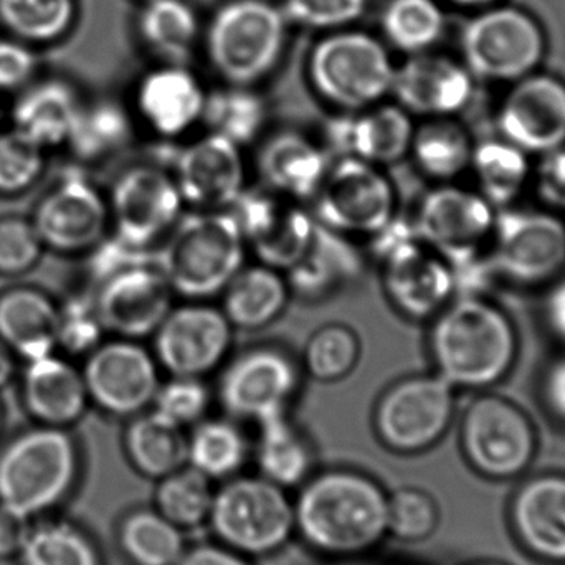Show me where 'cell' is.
<instances>
[{
	"label": "cell",
	"mask_w": 565,
	"mask_h": 565,
	"mask_svg": "<svg viewBox=\"0 0 565 565\" xmlns=\"http://www.w3.org/2000/svg\"><path fill=\"white\" fill-rule=\"evenodd\" d=\"M292 503L296 537L328 559L367 556L388 537V491L364 471H315L292 494Z\"/></svg>",
	"instance_id": "1"
},
{
	"label": "cell",
	"mask_w": 565,
	"mask_h": 565,
	"mask_svg": "<svg viewBox=\"0 0 565 565\" xmlns=\"http://www.w3.org/2000/svg\"><path fill=\"white\" fill-rule=\"evenodd\" d=\"M93 298L106 334L136 341L151 339L178 299L156 262L111 275Z\"/></svg>",
	"instance_id": "22"
},
{
	"label": "cell",
	"mask_w": 565,
	"mask_h": 565,
	"mask_svg": "<svg viewBox=\"0 0 565 565\" xmlns=\"http://www.w3.org/2000/svg\"><path fill=\"white\" fill-rule=\"evenodd\" d=\"M214 398L207 379L164 375L151 408L189 430L209 417Z\"/></svg>",
	"instance_id": "49"
},
{
	"label": "cell",
	"mask_w": 565,
	"mask_h": 565,
	"mask_svg": "<svg viewBox=\"0 0 565 565\" xmlns=\"http://www.w3.org/2000/svg\"><path fill=\"white\" fill-rule=\"evenodd\" d=\"M32 222L43 247L62 255H86L111 232L108 198L79 171L65 172L43 195Z\"/></svg>",
	"instance_id": "21"
},
{
	"label": "cell",
	"mask_w": 565,
	"mask_h": 565,
	"mask_svg": "<svg viewBox=\"0 0 565 565\" xmlns=\"http://www.w3.org/2000/svg\"><path fill=\"white\" fill-rule=\"evenodd\" d=\"M175 565H255L254 561L228 547L214 543L195 544L189 546L184 556Z\"/></svg>",
	"instance_id": "59"
},
{
	"label": "cell",
	"mask_w": 565,
	"mask_h": 565,
	"mask_svg": "<svg viewBox=\"0 0 565 565\" xmlns=\"http://www.w3.org/2000/svg\"><path fill=\"white\" fill-rule=\"evenodd\" d=\"M20 391L30 417L49 427H72L92 405L82 367L56 352L26 362Z\"/></svg>",
	"instance_id": "30"
},
{
	"label": "cell",
	"mask_w": 565,
	"mask_h": 565,
	"mask_svg": "<svg viewBox=\"0 0 565 565\" xmlns=\"http://www.w3.org/2000/svg\"><path fill=\"white\" fill-rule=\"evenodd\" d=\"M45 151L17 129L0 132V195L32 189L45 171Z\"/></svg>",
	"instance_id": "50"
},
{
	"label": "cell",
	"mask_w": 565,
	"mask_h": 565,
	"mask_svg": "<svg viewBox=\"0 0 565 565\" xmlns=\"http://www.w3.org/2000/svg\"><path fill=\"white\" fill-rule=\"evenodd\" d=\"M75 17V0H0V23L26 43L56 42Z\"/></svg>",
	"instance_id": "47"
},
{
	"label": "cell",
	"mask_w": 565,
	"mask_h": 565,
	"mask_svg": "<svg viewBox=\"0 0 565 565\" xmlns=\"http://www.w3.org/2000/svg\"><path fill=\"white\" fill-rule=\"evenodd\" d=\"M497 285L543 289L565 271V217L540 207L500 209L487 247Z\"/></svg>",
	"instance_id": "10"
},
{
	"label": "cell",
	"mask_w": 565,
	"mask_h": 565,
	"mask_svg": "<svg viewBox=\"0 0 565 565\" xmlns=\"http://www.w3.org/2000/svg\"><path fill=\"white\" fill-rule=\"evenodd\" d=\"M19 565H105L102 550L88 531L63 518L33 521Z\"/></svg>",
	"instance_id": "43"
},
{
	"label": "cell",
	"mask_w": 565,
	"mask_h": 565,
	"mask_svg": "<svg viewBox=\"0 0 565 565\" xmlns=\"http://www.w3.org/2000/svg\"><path fill=\"white\" fill-rule=\"evenodd\" d=\"M214 497V481L185 465L181 470L156 481L152 508L188 534L189 531L207 526Z\"/></svg>",
	"instance_id": "45"
},
{
	"label": "cell",
	"mask_w": 565,
	"mask_h": 565,
	"mask_svg": "<svg viewBox=\"0 0 565 565\" xmlns=\"http://www.w3.org/2000/svg\"><path fill=\"white\" fill-rule=\"evenodd\" d=\"M235 329L212 301L175 302L151 338L164 375L209 379L232 355Z\"/></svg>",
	"instance_id": "17"
},
{
	"label": "cell",
	"mask_w": 565,
	"mask_h": 565,
	"mask_svg": "<svg viewBox=\"0 0 565 565\" xmlns=\"http://www.w3.org/2000/svg\"><path fill=\"white\" fill-rule=\"evenodd\" d=\"M116 541L131 565H175L189 543L185 533L154 508H136L119 520Z\"/></svg>",
	"instance_id": "42"
},
{
	"label": "cell",
	"mask_w": 565,
	"mask_h": 565,
	"mask_svg": "<svg viewBox=\"0 0 565 565\" xmlns=\"http://www.w3.org/2000/svg\"><path fill=\"white\" fill-rule=\"evenodd\" d=\"M105 335L93 292H78L58 305V349L85 358Z\"/></svg>",
	"instance_id": "51"
},
{
	"label": "cell",
	"mask_w": 565,
	"mask_h": 565,
	"mask_svg": "<svg viewBox=\"0 0 565 565\" xmlns=\"http://www.w3.org/2000/svg\"><path fill=\"white\" fill-rule=\"evenodd\" d=\"M82 372L89 404L109 417L126 420L152 407L164 379L145 341L113 335L85 355Z\"/></svg>",
	"instance_id": "16"
},
{
	"label": "cell",
	"mask_w": 565,
	"mask_h": 565,
	"mask_svg": "<svg viewBox=\"0 0 565 565\" xmlns=\"http://www.w3.org/2000/svg\"><path fill=\"white\" fill-rule=\"evenodd\" d=\"M541 291V318L547 334L565 349V271Z\"/></svg>",
	"instance_id": "58"
},
{
	"label": "cell",
	"mask_w": 565,
	"mask_h": 565,
	"mask_svg": "<svg viewBox=\"0 0 565 565\" xmlns=\"http://www.w3.org/2000/svg\"><path fill=\"white\" fill-rule=\"evenodd\" d=\"M395 68L387 43L352 26L321 36L306 63L309 86L334 113L358 111L391 98Z\"/></svg>",
	"instance_id": "7"
},
{
	"label": "cell",
	"mask_w": 565,
	"mask_h": 565,
	"mask_svg": "<svg viewBox=\"0 0 565 565\" xmlns=\"http://www.w3.org/2000/svg\"><path fill=\"white\" fill-rule=\"evenodd\" d=\"M288 33V19L271 0H227L202 30L215 75L242 86H258L277 72Z\"/></svg>",
	"instance_id": "5"
},
{
	"label": "cell",
	"mask_w": 565,
	"mask_h": 565,
	"mask_svg": "<svg viewBox=\"0 0 565 565\" xmlns=\"http://www.w3.org/2000/svg\"><path fill=\"white\" fill-rule=\"evenodd\" d=\"M440 520V507L428 491L404 487L388 493V537L407 544L424 543L437 533Z\"/></svg>",
	"instance_id": "48"
},
{
	"label": "cell",
	"mask_w": 565,
	"mask_h": 565,
	"mask_svg": "<svg viewBox=\"0 0 565 565\" xmlns=\"http://www.w3.org/2000/svg\"><path fill=\"white\" fill-rule=\"evenodd\" d=\"M316 222L354 241H369L401 215L398 192L387 169L338 156L309 201Z\"/></svg>",
	"instance_id": "12"
},
{
	"label": "cell",
	"mask_w": 565,
	"mask_h": 565,
	"mask_svg": "<svg viewBox=\"0 0 565 565\" xmlns=\"http://www.w3.org/2000/svg\"><path fill=\"white\" fill-rule=\"evenodd\" d=\"M252 458L260 477L288 491L298 490L316 471L315 445L289 414L258 425Z\"/></svg>",
	"instance_id": "33"
},
{
	"label": "cell",
	"mask_w": 565,
	"mask_h": 565,
	"mask_svg": "<svg viewBox=\"0 0 565 565\" xmlns=\"http://www.w3.org/2000/svg\"><path fill=\"white\" fill-rule=\"evenodd\" d=\"M83 102L63 79H43L29 86L13 106V129L42 148L66 145Z\"/></svg>",
	"instance_id": "34"
},
{
	"label": "cell",
	"mask_w": 565,
	"mask_h": 565,
	"mask_svg": "<svg viewBox=\"0 0 565 565\" xmlns=\"http://www.w3.org/2000/svg\"><path fill=\"white\" fill-rule=\"evenodd\" d=\"M520 349L513 318L491 296H457L428 321L431 367L457 391H491L513 372Z\"/></svg>",
	"instance_id": "2"
},
{
	"label": "cell",
	"mask_w": 565,
	"mask_h": 565,
	"mask_svg": "<svg viewBox=\"0 0 565 565\" xmlns=\"http://www.w3.org/2000/svg\"><path fill=\"white\" fill-rule=\"evenodd\" d=\"M450 2L461 7H487L498 2V0H450Z\"/></svg>",
	"instance_id": "61"
},
{
	"label": "cell",
	"mask_w": 565,
	"mask_h": 565,
	"mask_svg": "<svg viewBox=\"0 0 565 565\" xmlns=\"http://www.w3.org/2000/svg\"><path fill=\"white\" fill-rule=\"evenodd\" d=\"M458 444L468 467L484 480H520L536 460L540 437L521 405L491 391L478 392L460 418Z\"/></svg>",
	"instance_id": "9"
},
{
	"label": "cell",
	"mask_w": 565,
	"mask_h": 565,
	"mask_svg": "<svg viewBox=\"0 0 565 565\" xmlns=\"http://www.w3.org/2000/svg\"><path fill=\"white\" fill-rule=\"evenodd\" d=\"M258 185L309 204L331 164L321 139L296 128L268 131L255 145Z\"/></svg>",
	"instance_id": "28"
},
{
	"label": "cell",
	"mask_w": 565,
	"mask_h": 565,
	"mask_svg": "<svg viewBox=\"0 0 565 565\" xmlns=\"http://www.w3.org/2000/svg\"><path fill=\"white\" fill-rule=\"evenodd\" d=\"M365 244L385 299L402 318L428 322L457 298L454 265L417 237L408 218L398 215Z\"/></svg>",
	"instance_id": "6"
},
{
	"label": "cell",
	"mask_w": 565,
	"mask_h": 565,
	"mask_svg": "<svg viewBox=\"0 0 565 565\" xmlns=\"http://www.w3.org/2000/svg\"><path fill=\"white\" fill-rule=\"evenodd\" d=\"M215 398L227 417L255 427L289 414L302 387L301 362L280 344L232 352L221 369Z\"/></svg>",
	"instance_id": "13"
},
{
	"label": "cell",
	"mask_w": 565,
	"mask_h": 565,
	"mask_svg": "<svg viewBox=\"0 0 565 565\" xmlns=\"http://www.w3.org/2000/svg\"><path fill=\"white\" fill-rule=\"evenodd\" d=\"M0 339L15 358L30 362L58 349V305L32 286L0 292Z\"/></svg>",
	"instance_id": "31"
},
{
	"label": "cell",
	"mask_w": 565,
	"mask_h": 565,
	"mask_svg": "<svg viewBox=\"0 0 565 565\" xmlns=\"http://www.w3.org/2000/svg\"><path fill=\"white\" fill-rule=\"evenodd\" d=\"M507 513L511 536L526 556L544 565H565L564 471L524 475Z\"/></svg>",
	"instance_id": "25"
},
{
	"label": "cell",
	"mask_w": 565,
	"mask_h": 565,
	"mask_svg": "<svg viewBox=\"0 0 565 565\" xmlns=\"http://www.w3.org/2000/svg\"><path fill=\"white\" fill-rule=\"evenodd\" d=\"M2 422H3V408H2V404H0V428H2Z\"/></svg>",
	"instance_id": "63"
},
{
	"label": "cell",
	"mask_w": 565,
	"mask_h": 565,
	"mask_svg": "<svg viewBox=\"0 0 565 565\" xmlns=\"http://www.w3.org/2000/svg\"><path fill=\"white\" fill-rule=\"evenodd\" d=\"M461 52L475 79L514 83L536 72L546 53V36L524 10L494 7L467 23Z\"/></svg>",
	"instance_id": "14"
},
{
	"label": "cell",
	"mask_w": 565,
	"mask_h": 565,
	"mask_svg": "<svg viewBox=\"0 0 565 565\" xmlns=\"http://www.w3.org/2000/svg\"><path fill=\"white\" fill-rule=\"evenodd\" d=\"M136 125L131 109L116 99L83 103L65 146L79 162L106 161L131 145Z\"/></svg>",
	"instance_id": "41"
},
{
	"label": "cell",
	"mask_w": 565,
	"mask_h": 565,
	"mask_svg": "<svg viewBox=\"0 0 565 565\" xmlns=\"http://www.w3.org/2000/svg\"><path fill=\"white\" fill-rule=\"evenodd\" d=\"M178 146L168 168L185 207L231 211L250 188L245 149L224 136L204 131Z\"/></svg>",
	"instance_id": "19"
},
{
	"label": "cell",
	"mask_w": 565,
	"mask_h": 565,
	"mask_svg": "<svg viewBox=\"0 0 565 565\" xmlns=\"http://www.w3.org/2000/svg\"><path fill=\"white\" fill-rule=\"evenodd\" d=\"M218 299L235 331L255 332L275 324L295 298L282 271L254 262L232 278Z\"/></svg>",
	"instance_id": "32"
},
{
	"label": "cell",
	"mask_w": 565,
	"mask_h": 565,
	"mask_svg": "<svg viewBox=\"0 0 565 565\" xmlns=\"http://www.w3.org/2000/svg\"><path fill=\"white\" fill-rule=\"evenodd\" d=\"M457 388L431 372L388 384L372 408V430L394 455L415 457L437 447L457 417Z\"/></svg>",
	"instance_id": "11"
},
{
	"label": "cell",
	"mask_w": 565,
	"mask_h": 565,
	"mask_svg": "<svg viewBox=\"0 0 565 565\" xmlns=\"http://www.w3.org/2000/svg\"><path fill=\"white\" fill-rule=\"evenodd\" d=\"M533 164V156L497 135L475 141L468 174L471 185L500 211L516 205L530 191Z\"/></svg>",
	"instance_id": "37"
},
{
	"label": "cell",
	"mask_w": 565,
	"mask_h": 565,
	"mask_svg": "<svg viewBox=\"0 0 565 565\" xmlns=\"http://www.w3.org/2000/svg\"><path fill=\"white\" fill-rule=\"evenodd\" d=\"M445 13L437 0H388L381 13L385 43L405 55L431 52L445 33Z\"/></svg>",
	"instance_id": "44"
},
{
	"label": "cell",
	"mask_w": 565,
	"mask_h": 565,
	"mask_svg": "<svg viewBox=\"0 0 565 565\" xmlns=\"http://www.w3.org/2000/svg\"><path fill=\"white\" fill-rule=\"evenodd\" d=\"M156 264L175 298H218L248 264L247 245L234 212L188 209L156 248Z\"/></svg>",
	"instance_id": "3"
},
{
	"label": "cell",
	"mask_w": 565,
	"mask_h": 565,
	"mask_svg": "<svg viewBox=\"0 0 565 565\" xmlns=\"http://www.w3.org/2000/svg\"><path fill=\"white\" fill-rule=\"evenodd\" d=\"M43 250L45 247L32 218H0V275L26 274L39 264Z\"/></svg>",
	"instance_id": "53"
},
{
	"label": "cell",
	"mask_w": 565,
	"mask_h": 565,
	"mask_svg": "<svg viewBox=\"0 0 565 565\" xmlns=\"http://www.w3.org/2000/svg\"><path fill=\"white\" fill-rule=\"evenodd\" d=\"M82 468L70 428L36 424L0 450V503L32 520L49 516L72 497Z\"/></svg>",
	"instance_id": "4"
},
{
	"label": "cell",
	"mask_w": 565,
	"mask_h": 565,
	"mask_svg": "<svg viewBox=\"0 0 565 565\" xmlns=\"http://www.w3.org/2000/svg\"><path fill=\"white\" fill-rule=\"evenodd\" d=\"M465 565H511V564L504 563V561H500V559H478V561H471V563H468Z\"/></svg>",
	"instance_id": "62"
},
{
	"label": "cell",
	"mask_w": 565,
	"mask_h": 565,
	"mask_svg": "<svg viewBox=\"0 0 565 565\" xmlns=\"http://www.w3.org/2000/svg\"><path fill=\"white\" fill-rule=\"evenodd\" d=\"M534 159L530 191L536 205L565 217V145Z\"/></svg>",
	"instance_id": "54"
},
{
	"label": "cell",
	"mask_w": 565,
	"mask_h": 565,
	"mask_svg": "<svg viewBox=\"0 0 565 565\" xmlns=\"http://www.w3.org/2000/svg\"><path fill=\"white\" fill-rule=\"evenodd\" d=\"M231 211L241 225L248 255L282 274L301 260L318 228L308 204L262 185L248 188Z\"/></svg>",
	"instance_id": "20"
},
{
	"label": "cell",
	"mask_w": 565,
	"mask_h": 565,
	"mask_svg": "<svg viewBox=\"0 0 565 565\" xmlns=\"http://www.w3.org/2000/svg\"><path fill=\"white\" fill-rule=\"evenodd\" d=\"M415 125L411 113L385 99L358 111L332 113L319 139L332 158L349 156L387 169L408 158Z\"/></svg>",
	"instance_id": "23"
},
{
	"label": "cell",
	"mask_w": 565,
	"mask_h": 565,
	"mask_svg": "<svg viewBox=\"0 0 565 565\" xmlns=\"http://www.w3.org/2000/svg\"><path fill=\"white\" fill-rule=\"evenodd\" d=\"M280 6L289 25L328 33L359 22L369 0H281Z\"/></svg>",
	"instance_id": "52"
},
{
	"label": "cell",
	"mask_w": 565,
	"mask_h": 565,
	"mask_svg": "<svg viewBox=\"0 0 565 565\" xmlns=\"http://www.w3.org/2000/svg\"><path fill=\"white\" fill-rule=\"evenodd\" d=\"M473 149V136L457 118L420 119L407 159L431 184H445L468 174Z\"/></svg>",
	"instance_id": "36"
},
{
	"label": "cell",
	"mask_w": 565,
	"mask_h": 565,
	"mask_svg": "<svg viewBox=\"0 0 565 565\" xmlns=\"http://www.w3.org/2000/svg\"><path fill=\"white\" fill-rule=\"evenodd\" d=\"M122 448L139 477L159 481L188 465V430L149 408L128 418Z\"/></svg>",
	"instance_id": "35"
},
{
	"label": "cell",
	"mask_w": 565,
	"mask_h": 565,
	"mask_svg": "<svg viewBox=\"0 0 565 565\" xmlns=\"http://www.w3.org/2000/svg\"><path fill=\"white\" fill-rule=\"evenodd\" d=\"M475 78L467 66L434 52L407 56L395 68L391 98L415 119L457 118L470 106Z\"/></svg>",
	"instance_id": "27"
},
{
	"label": "cell",
	"mask_w": 565,
	"mask_h": 565,
	"mask_svg": "<svg viewBox=\"0 0 565 565\" xmlns=\"http://www.w3.org/2000/svg\"><path fill=\"white\" fill-rule=\"evenodd\" d=\"M106 198L111 234L146 250H156L188 211L168 166L154 161L122 169Z\"/></svg>",
	"instance_id": "15"
},
{
	"label": "cell",
	"mask_w": 565,
	"mask_h": 565,
	"mask_svg": "<svg viewBox=\"0 0 565 565\" xmlns=\"http://www.w3.org/2000/svg\"><path fill=\"white\" fill-rule=\"evenodd\" d=\"M207 88L188 65L161 63L136 83L132 115L161 142H181L202 126Z\"/></svg>",
	"instance_id": "24"
},
{
	"label": "cell",
	"mask_w": 565,
	"mask_h": 565,
	"mask_svg": "<svg viewBox=\"0 0 565 565\" xmlns=\"http://www.w3.org/2000/svg\"><path fill=\"white\" fill-rule=\"evenodd\" d=\"M138 33L161 63L188 65L202 36L201 20L188 0H145Z\"/></svg>",
	"instance_id": "40"
},
{
	"label": "cell",
	"mask_w": 565,
	"mask_h": 565,
	"mask_svg": "<svg viewBox=\"0 0 565 565\" xmlns=\"http://www.w3.org/2000/svg\"><path fill=\"white\" fill-rule=\"evenodd\" d=\"M268 121L270 106L258 86L222 83L217 88L207 89L202 115L204 131L224 136L247 151L270 131Z\"/></svg>",
	"instance_id": "38"
},
{
	"label": "cell",
	"mask_w": 565,
	"mask_h": 565,
	"mask_svg": "<svg viewBox=\"0 0 565 565\" xmlns=\"http://www.w3.org/2000/svg\"><path fill=\"white\" fill-rule=\"evenodd\" d=\"M15 374V355L9 351L0 339V388L10 384Z\"/></svg>",
	"instance_id": "60"
},
{
	"label": "cell",
	"mask_w": 565,
	"mask_h": 565,
	"mask_svg": "<svg viewBox=\"0 0 565 565\" xmlns=\"http://www.w3.org/2000/svg\"><path fill=\"white\" fill-rule=\"evenodd\" d=\"M497 212L473 185L445 182L422 194L408 221L420 241L454 265L487 250Z\"/></svg>",
	"instance_id": "18"
},
{
	"label": "cell",
	"mask_w": 565,
	"mask_h": 565,
	"mask_svg": "<svg viewBox=\"0 0 565 565\" xmlns=\"http://www.w3.org/2000/svg\"><path fill=\"white\" fill-rule=\"evenodd\" d=\"M537 392L544 415L557 427L565 428V349L541 372Z\"/></svg>",
	"instance_id": "56"
},
{
	"label": "cell",
	"mask_w": 565,
	"mask_h": 565,
	"mask_svg": "<svg viewBox=\"0 0 565 565\" xmlns=\"http://www.w3.org/2000/svg\"><path fill=\"white\" fill-rule=\"evenodd\" d=\"M207 526L215 541L248 559L285 550L296 537L291 491L260 475H237L215 487Z\"/></svg>",
	"instance_id": "8"
},
{
	"label": "cell",
	"mask_w": 565,
	"mask_h": 565,
	"mask_svg": "<svg viewBox=\"0 0 565 565\" xmlns=\"http://www.w3.org/2000/svg\"><path fill=\"white\" fill-rule=\"evenodd\" d=\"M33 521L35 520L0 503V561L19 559Z\"/></svg>",
	"instance_id": "57"
},
{
	"label": "cell",
	"mask_w": 565,
	"mask_h": 565,
	"mask_svg": "<svg viewBox=\"0 0 565 565\" xmlns=\"http://www.w3.org/2000/svg\"><path fill=\"white\" fill-rule=\"evenodd\" d=\"M252 444L244 424L227 417H205L188 430V465L215 484L244 471Z\"/></svg>",
	"instance_id": "39"
},
{
	"label": "cell",
	"mask_w": 565,
	"mask_h": 565,
	"mask_svg": "<svg viewBox=\"0 0 565 565\" xmlns=\"http://www.w3.org/2000/svg\"><path fill=\"white\" fill-rule=\"evenodd\" d=\"M36 56L22 40H0V92L22 88L32 78Z\"/></svg>",
	"instance_id": "55"
},
{
	"label": "cell",
	"mask_w": 565,
	"mask_h": 565,
	"mask_svg": "<svg viewBox=\"0 0 565 565\" xmlns=\"http://www.w3.org/2000/svg\"><path fill=\"white\" fill-rule=\"evenodd\" d=\"M365 254L358 241L318 224L301 260L286 271L292 298L321 302L361 280Z\"/></svg>",
	"instance_id": "29"
},
{
	"label": "cell",
	"mask_w": 565,
	"mask_h": 565,
	"mask_svg": "<svg viewBox=\"0 0 565 565\" xmlns=\"http://www.w3.org/2000/svg\"><path fill=\"white\" fill-rule=\"evenodd\" d=\"M498 136L537 158L565 145V83L531 73L513 83L497 113Z\"/></svg>",
	"instance_id": "26"
},
{
	"label": "cell",
	"mask_w": 565,
	"mask_h": 565,
	"mask_svg": "<svg viewBox=\"0 0 565 565\" xmlns=\"http://www.w3.org/2000/svg\"><path fill=\"white\" fill-rule=\"evenodd\" d=\"M362 358V341L351 326L328 322L315 329L302 349V372L319 384L344 381L358 367Z\"/></svg>",
	"instance_id": "46"
}]
</instances>
